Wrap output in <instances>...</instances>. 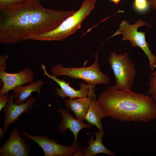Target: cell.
Masks as SVG:
<instances>
[{
  "mask_svg": "<svg viewBox=\"0 0 156 156\" xmlns=\"http://www.w3.org/2000/svg\"><path fill=\"white\" fill-rule=\"evenodd\" d=\"M39 0H26L0 6V42L14 44L32 40L57 28L74 10L43 7Z\"/></svg>",
  "mask_w": 156,
  "mask_h": 156,
  "instance_id": "cell-1",
  "label": "cell"
},
{
  "mask_svg": "<svg viewBox=\"0 0 156 156\" xmlns=\"http://www.w3.org/2000/svg\"><path fill=\"white\" fill-rule=\"evenodd\" d=\"M97 100L106 117L121 122L145 123L156 119V103L149 95L119 90L112 85L100 93Z\"/></svg>",
  "mask_w": 156,
  "mask_h": 156,
  "instance_id": "cell-2",
  "label": "cell"
},
{
  "mask_svg": "<svg viewBox=\"0 0 156 156\" xmlns=\"http://www.w3.org/2000/svg\"><path fill=\"white\" fill-rule=\"evenodd\" d=\"M96 0H85L80 8L64 20L55 29L33 37L38 41H61L75 33L94 8Z\"/></svg>",
  "mask_w": 156,
  "mask_h": 156,
  "instance_id": "cell-3",
  "label": "cell"
},
{
  "mask_svg": "<svg viewBox=\"0 0 156 156\" xmlns=\"http://www.w3.org/2000/svg\"><path fill=\"white\" fill-rule=\"evenodd\" d=\"M51 75L55 76H67L73 79H79L88 83L95 85L108 84L110 77L102 73L100 69L97 53L95 61L91 65L86 67H65L61 64L52 66L50 70Z\"/></svg>",
  "mask_w": 156,
  "mask_h": 156,
  "instance_id": "cell-4",
  "label": "cell"
},
{
  "mask_svg": "<svg viewBox=\"0 0 156 156\" xmlns=\"http://www.w3.org/2000/svg\"><path fill=\"white\" fill-rule=\"evenodd\" d=\"M107 61L115 77L116 88L120 90H132L136 69L134 62L128 53L117 54L116 52H112Z\"/></svg>",
  "mask_w": 156,
  "mask_h": 156,
  "instance_id": "cell-5",
  "label": "cell"
},
{
  "mask_svg": "<svg viewBox=\"0 0 156 156\" xmlns=\"http://www.w3.org/2000/svg\"><path fill=\"white\" fill-rule=\"evenodd\" d=\"M143 26L152 27L150 24L141 19L138 20L133 25L130 24L126 21H122L120 24L118 29L109 38L122 34L123 41L129 40L132 47L140 48L147 57L149 67L153 71L156 67V56L149 49L148 43L146 40L145 33L138 31V27Z\"/></svg>",
  "mask_w": 156,
  "mask_h": 156,
  "instance_id": "cell-6",
  "label": "cell"
},
{
  "mask_svg": "<svg viewBox=\"0 0 156 156\" xmlns=\"http://www.w3.org/2000/svg\"><path fill=\"white\" fill-rule=\"evenodd\" d=\"M21 134L22 136L38 144L43 151L44 156H76L80 147L79 145L73 144L70 146L60 144L44 135H34L24 131L21 132Z\"/></svg>",
  "mask_w": 156,
  "mask_h": 156,
  "instance_id": "cell-7",
  "label": "cell"
},
{
  "mask_svg": "<svg viewBox=\"0 0 156 156\" xmlns=\"http://www.w3.org/2000/svg\"><path fill=\"white\" fill-rule=\"evenodd\" d=\"M41 68L43 71L44 76H47L49 78L53 80L60 86V88L55 89L56 94L59 97L63 99L66 97H68L70 99L88 97L92 100H96V96L94 94L95 85L88 83L86 84L80 82L79 83L80 88L79 90H76L70 86L69 82L61 80L57 78L56 76L49 74L46 70V66L43 64H41Z\"/></svg>",
  "mask_w": 156,
  "mask_h": 156,
  "instance_id": "cell-8",
  "label": "cell"
},
{
  "mask_svg": "<svg viewBox=\"0 0 156 156\" xmlns=\"http://www.w3.org/2000/svg\"><path fill=\"white\" fill-rule=\"evenodd\" d=\"M35 76L34 71L28 67L15 73H8L5 70H0V78L3 83L0 96L8 93L18 86L33 82Z\"/></svg>",
  "mask_w": 156,
  "mask_h": 156,
  "instance_id": "cell-9",
  "label": "cell"
},
{
  "mask_svg": "<svg viewBox=\"0 0 156 156\" xmlns=\"http://www.w3.org/2000/svg\"><path fill=\"white\" fill-rule=\"evenodd\" d=\"M12 92L10 95V100L1 112L4 113L3 118L4 122L3 129L5 134L9 126L15 123L19 119V117L23 114H28L34 107L36 101L35 98L30 96L25 102L21 104H17L13 101Z\"/></svg>",
  "mask_w": 156,
  "mask_h": 156,
  "instance_id": "cell-10",
  "label": "cell"
},
{
  "mask_svg": "<svg viewBox=\"0 0 156 156\" xmlns=\"http://www.w3.org/2000/svg\"><path fill=\"white\" fill-rule=\"evenodd\" d=\"M26 138L20 135L18 129H13L8 138L0 147V156H28L31 150Z\"/></svg>",
  "mask_w": 156,
  "mask_h": 156,
  "instance_id": "cell-11",
  "label": "cell"
},
{
  "mask_svg": "<svg viewBox=\"0 0 156 156\" xmlns=\"http://www.w3.org/2000/svg\"><path fill=\"white\" fill-rule=\"evenodd\" d=\"M58 112L60 114L62 119L58 127L61 134L65 133L68 129L73 133L74 140L72 144L78 145L77 137L80 131L84 128H90L92 125L90 123H85L77 118H74L66 109L63 108L58 109Z\"/></svg>",
  "mask_w": 156,
  "mask_h": 156,
  "instance_id": "cell-12",
  "label": "cell"
},
{
  "mask_svg": "<svg viewBox=\"0 0 156 156\" xmlns=\"http://www.w3.org/2000/svg\"><path fill=\"white\" fill-rule=\"evenodd\" d=\"M92 133L95 135V140H94L93 135H91L90 139L87 142L88 144V147L80 146L76 156H94L101 153L115 155L114 153L107 148L102 143V138L105 133L104 129L98 132H93Z\"/></svg>",
  "mask_w": 156,
  "mask_h": 156,
  "instance_id": "cell-13",
  "label": "cell"
},
{
  "mask_svg": "<svg viewBox=\"0 0 156 156\" xmlns=\"http://www.w3.org/2000/svg\"><path fill=\"white\" fill-rule=\"evenodd\" d=\"M44 82L41 80H37L24 86H18L13 90L12 93L15 102L17 104H21L27 101L33 92H36L39 96L41 95V90Z\"/></svg>",
  "mask_w": 156,
  "mask_h": 156,
  "instance_id": "cell-14",
  "label": "cell"
},
{
  "mask_svg": "<svg viewBox=\"0 0 156 156\" xmlns=\"http://www.w3.org/2000/svg\"><path fill=\"white\" fill-rule=\"evenodd\" d=\"M92 101L88 97L78 98L66 100L64 104L73 113L77 118L83 121Z\"/></svg>",
  "mask_w": 156,
  "mask_h": 156,
  "instance_id": "cell-15",
  "label": "cell"
},
{
  "mask_svg": "<svg viewBox=\"0 0 156 156\" xmlns=\"http://www.w3.org/2000/svg\"><path fill=\"white\" fill-rule=\"evenodd\" d=\"M105 117L97 100H92L85 115L84 120L92 125H95L99 131H100L103 129L101 120Z\"/></svg>",
  "mask_w": 156,
  "mask_h": 156,
  "instance_id": "cell-16",
  "label": "cell"
},
{
  "mask_svg": "<svg viewBox=\"0 0 156 156\" xmlns=\"http://www.w3.org/2000/svg\"><path fill=\"white\" fill-rule=\"evenodd\" d=\"M148 88L147 94L150 95L156 103V70L153 71L148 78Z\"/></svg>",
  "mask_w": 156,
  "mask_h": 156,
  "instance_id": "cell-17",
  "label": "cell"
},
{
  "mask_svg": "<svg viewBox=\"0 0 156 156\" xmlns=\"http://www.w3.org/2000/svg\"><path fill=\"white\" fill-rule=\"evenodd\" d=\"M150 6L148 0H134L133 6L138 12L143 13L148 11Z\"/></svg>",
  "mask_w": 156,
  "mask_h": 156,
  "instance_id": "cell-18",
  "label": "cell"
},
{
  "mask_svg": "<svg viewBox=\"0 0 156 156\" xmlns=\"http://www.w3.org/2000/svg\"><path fill=\"white\" fill-rule=\"evenodd\" d=\"M10 100V96L8 93L0 96V112L2 111Z\"/></svg>",
  "mask_w": 156,
  "mask_h": 156,
  "instance_id": "cell-19",
  "label": "cell"
},
{
  "mask_svg": "<svg viewBox=\"0 0 156 156\" xmlns=\"http://www.w3.org/2000/svg\"><path fill=\"white\" fill-rule=\"evenodd\" d=\"M26 0H0V6H5L21 2Z\"/></svg>",
  "mask_w": 156,
  "mask_h": 156,
  "instance_id": "cell-20",
  "label": "cell"
},
{
  "mask_svg": "<svg viewBox=\"0 0 156 156\" xmlns=\"http://www.w3.org/2000/svg\"><path fill=\"white\" fill-rule=\"evenodd\" d=\"M9 57L8 55L5 54L0 57V70H5L6 69V61Z\"/></svg>",
  "mask_w": 156,
  "mask_h": 156,
  "instance_id": "cell-21",
  "label": "cell"
},
{
  "mask_svg": "<svg viewBox=\"0 0 156 156\" xmlns=\"http://www.w3.org/2000/svg\"><path fill=\"white\" fill-rule=\"evenodd\" d=\"M149 3L152 9L156 10V0H150Z\"/></svg>",
  "mask_w": 156,
  "mask_h": 156,
  "instance_id": "cell-22",
  "label": "cell"
},
{
  "mask_svg": "<svg viewBox=\"0 0 156 156\" xmlns=\"http://www.w3.org/2000/svg\"><path fill=\"white\" fill-rule=\"evenodd\" d=\"M5 133H4L3 128L0 127V138L2 139L5 136Z\"/></svg>",
  "mask_w": 156,
  "mask_h": 156,
  "instance_id": "cell-23",
  "label": "cell"
},
{
  "mask_svg": "<svg viewBox=\"0 0 156 156\" xmlns=\"http://www.w3.org/2000/svg\"><path fill=\"white\" fill-rule=\"evenodd\" d=\"M115 4L117 5L120 2L121 0H109Z\"/></svg>",
  "mask_w": 156,
  "mask_h": 156,
  "instance_id": "cell-24",
  "label": "cell"
},
{
  "mask_svg": "<svg viewBox=\"0 0 156 156\" xmlns=\"http://www.w3.org/2000/svg\"></svg>",
  "mask_w": 156,
  "mask_h": 156,
  "instance_id": "cell-25",
  "label": "cell"
}]
</instances>
